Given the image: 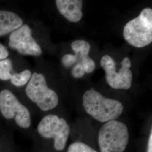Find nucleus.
<instances>
[{
	"label": "nucleus",
	"mask_w": 152,
	"mask_h": 152,
	"mask_svg": "<svg viewBox=\"0 0 152 152\" xmlns=\"http://www.w3.org/2000/svg\"><path fill=\"white\" fill-rule=\"evenodd\" d=\"M68 152H97L86 144L77 141L72 143L68 148Z\"/></svg>",
	"instance_id": "obj_14"
},
{
	"label": "nucleus",
	"mask_w": 152,
	"mask_h": 152,
	"mask_svg": "<svg viewBox=\"0 0 152 152\" xmlns=\"http://www.w3.org/2000/svg\"><path fill=\"white\" fill-rule=\"evenodd\" d=\"M86 72L84 70L81 64H77L73 66L72 70V75L75 78H80L85 75Z\"/></svg>",
	"instance_id": "obj_15"
},
{
	"label": "nucleus",
	"mask_w": 152,
	"mask_h": 152,
	"mask_svg": "<svg viewBox=\"0 0 152 152\" xmlns=\"http://www.w3.org/2000/svg\"><path fill=\"white\" fill-rule=\"evenodd\" d=\"M71 48L75 53L76 64H81L87 73H90L95 70V63L88 56L91 46L88 42L82 39L74 41L71 44Z\"/></svg>",
	"instance_id": "obj_9"
},
{
	"label": "nucleus",
	"mask_w": 152,
	"mask_h": 152,
	"mask_svg": "<svg viewBox=\"0 0 152 152\" xmlns=\"http://www.w3.org/2000/svg\"><path fill=\"white\" fill-rule=\"evenodd\" d=\"M38 133L45 138H53L55 149L62 151L70 134V127L64 119L49 114L44 117L37 127Z\"/></svg>",
	"instance_id": "obj_6"
},
{
	"label": "nucleus",
	"mask_w": 152,
	"mask_h": 152,
	"mask_svg": "<svg viewBox=\"0 0 152 152\" xmlns=\"http://www.w3.org/2000/svg\"><path fill=\"white\" fill-rule=\"evenodd\" d=\"M23 24L22 19L15 13L0 11V37L12 32Z\"/></svg>",
	"instance_id": "obj_11"
},
{
	"label": "nucleus",
	"mask_w": 152,
	"mask_h": 152,
	"mask_svg": "<svg viewBox=\"0 0 152 152\" xmlns=\"http://www.w3.org/2000/svg\"><path fill=\"white\" fill-rule=\"evenodd\" d=\"M9 55V52L5 47L0 44V61L4 60Z\"/></svg>",
	"instance_id": "obj_16"
},
{
	"label": "nucleus",
	"mask_w": 152,
	"mask_h": 152,
	"mask_svg": "<svg viewBox=\"0 0 152 152\" xmlns=\"http://www.w3.org/2000/svg\"><path fill=\"white\" fill-rule=\"evenodd\" d=\"M129 131L125 124L115 120L100 128L98 142L101 152H123L129 142Z\"/></svg>",
	"instance_id": "obj_3"
},
{
	"label": "nucleus",
	"mask_w": 152,
	"mask_h": 152,
	"mask_svg": "<svg viewBox=\"0 0 152 152\" xmlns=\"http://www.w3.org/2000/svg\"><path fill=\"white\" fill-rule=\"evenodd\" d=\"M0 112L8 120L14 118L16 124L23 129H28L31 124L29 110L8 90L0 92Z\"/></svg>",
	"instance_id": "obj_7"
},
{
	"label": "nucleus",
	"mask_w": 152,
	"mask_h": 152,
	"mask_svg": "<svg viewBox=\"0 0 152 152\" xmlns=\"http://www.w3.org/2000/svg\"><path fill=\"white\" fill-rule=\"evenodd\" d=\"M9 45L11 49L16 50L22 55L38 56L42 54L40 46L32 36L31 29L26 24L11 33Z\"/></svg>",
	"instance_id": "obj_8"
},
{
	"label": "nucleus",
	"mask_w": 152,
	"mask_h": 152,
	"mask_svg": "<svg viewBox=\"0 0 152 152\" xmlns=\"http://www.w3.org/2000/svg\"><path fill=\"white\" fill-rule=\"evenodd\" d=\"M100 65L106 73V80L110 87L116 90H128L130 88L132 74L130 69L131 60L128 57H125L122 61L118 72L116 71L117 63L108 55L102 57Z\"/></svg>",
	"instance_id": "obj_5"
},
{
	"label": "nucleus",
	"mask_w": 152,
	"mask_h": 152,
	"mask_svg": "<svg viewBox=\"0 0 152 152\" xmlns=\"http://www.w3.org/2000/svg\"><path fill=\"white\" fill-rule=\"evenodd\" d=\"M56 4L60 14L69 22H80L82 18L81 0H56Z\"/></svg>",
	"instance_id": "obj_10"
},
{
	"label": "nucleus",
	"mask_w": 152,
	"mask_h": 152,
	"mask_svg": "<svg viewBox=\"0 0 152 152\" xmlns=\"http://www.w3.org/2000/svg\"><path fill=\"white\" fill-rule=\"evenodd\" d=\"M32 73L29 70H25L20 73L12 74L11 77V83L17 87H20L26 85L31 78Z\"/></svg>",
	"instance_id": "obj_12"
},
{
	"label": "nucleus",
	"mask_w": 152,
	"mask_h": 152,
	"mask_svg": "<svg viewBox=\"0 0 152 152\" xmlns=\"http://www.w3.org/2000/svg\"><path fill=\"white\" fill-rule=\"evenodd\" d=\"M12 63L10 59L0 61V80L7 81L10 80L12 76Z\"/></svg>",
	"instance_id": "obj_13"
},
{
	"label": "nucleus",
	"mask_w": 152,
	"mask_h": 152,
	"mask_svg": "<svg viewBox=\"0 0 152 152\" xmlns=\"http://www.w3.org/2000/svg\"><path fill=\"white\" fill-rule=\"evenodd\" d=\"M125 40L131 45L141 48L152 42V9H144L140 15L128 22L124 28Z\"/></svg>",
	"instance_id": "obj_2"
},
{
	"label": "nucleus",
	"mask_w": 152,
	"mask_h": 152,
	"mask_svg": "<svg viewBox=\"0 0 152 152\" xmlns=\"http://www.w3.org/2000/svg\"><path fill=\"white\" fill-rule=\"evenodd\" d=\"M26 92L29 99L43 111L54 108L59 102L58 95L48 87L46 78L41 73H33L26 88Z\"/></svg>",
	"instance_id": "obj_4"
},
{
	"label": "nucleus",
	"mask_w": 152,
	"mask_h": 152,
	"mask_svg": "<svg viewBox=\"0 0 152 152\" xmlns=\"http://www.w3.org/2000/svg\"><path fill=\"white\" fill-rule=\"evenodd\" d=\"M147 152H152V130H151V134L148 139Z\"/></svg>",
	"instance_id": "obj_17"
},
{
	"label": "nucleus",
	"mask_w": 152,
	"mask_h": 152,
	"mask_svg": "<svg viewBox=\"0 0 152 152\" xmlns=\"http://www.w3.org/2000/svg\"><path fill=\"white\" fill-rule=\"evenodd\" d=\"M82 104L87 113L100 122L117 119L124 110V107L119 101L104 97L93 88L83 94Z\"/></svg>",
	"instance_id": "obj_1"
}]
</instances>
